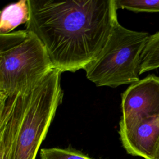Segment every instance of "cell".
Segmentation results:
<instances>
[{
    "mask_svg": "<svg viewBox=\"0 0 159 159\" xmlns=\"http://www.w3.org/2000/svg\"><path fill=\"white\" fill-rule=\"evenodd\" d=\"M117 9L135 12H158L159 0H115Z\"/></svg>",
    "mask_w": 159,
    "mask_h": 159,
    "instance_id": "obj_9",
    "label": "cell"
},
{
    "mask_svg": "<svg viewBox=\"0 0 159 159\" xmlns=\"http://www.w3.org/2000/svg\"><path fill=\"white\" fill-rule=\"evenodd\" d=\"M28 0H21L6 6L1 12L0 34H7L29 20Z\"/></svg>",
    "mask_w": 159,
    "mask_h": 159,
    "instance_id": "obj_7",
    "label": "cell"
},
{
    "mask_svg": "<svg viewBox=\"0 0 159 159\" xmlns=\"http://www.w3.org/2000/svg\"><path fill=\"white\" fill-rule=\"evenodd\" d=\"M119 127L159 116V76L150 75L131 84L122 94Z\"/></svg>",
    "mask_w": 159,
    "mask_h": 159,
    "instance_id": "obj_5",
    "label": "cell"
},
{
    "mask_svg": "<svg viewBox=\"0 0 159 159\" xmlns=\"http://www.w3.org/2000/svg\"><path fill=\"white\" fill-rule=\"evenodd\" d=\"M61 73L53 69L34 88L0 98V130L13 138L10 159H35L62 101Z\"/></svg>",
    "mask_w": 159,
    "mask_h": 159,
    "instance_id": "obj_2",
    "label": "cell"
},
{
    "mask_svg": "<svg viewBox=\"0 0 159 159\" xmlns=\"http://www.w3.org/2000/svg\"><path fill=\"white\" fill-rule=\"evenodd\" d=\"M153 159H159V142H158V145H157V149H156L154 157H153Z\"/></svg>",
    "mask_w": 159,
    "mask_h": 159,
    "instance_id": "obj_11",
    "label": "cell"
},
{
    "mask_svg": "<svg viewBox=\"0 0 159 159\" xmlns=\"http://www.w3.org/2000/svg\"><path fill=\"white\" fill-rule=\"evenodd\" d=\"M40 159H93L71 147L42 148L40 151Z\"/></svg>",
    "mask_w": 159,
    "mask_h": 159,
    "instance_id": "obj_10",
    "label": "cell"
},
{
    "mask_svg": "<svg viewBox=\"0 0 159 159\" xmlns=\"http://www.w3.org/2000/svg\"><path fill=\"white\" fill-rule=\"evenodd\" d=\"M53 70L34 33L25 29L0 34V98L34 88Z\"/></svg>",
    "mask_w": 159,
    "mask_h": 159,
    "instance_id": "obj_3",
    "label": "cell"
},
{
    "mask_svg": "<svg viewBox=\"0 0 159 159\" xmlns=\"http://www.w3.org/2000/svg\"><path fill=\"white\" fill-rule=\"evenodd\" d=\"M119 134L127 153L153 159L159 142V116L119 127Z\"/></svg>",
    "mask_w": 159,
    "mask_h": 159,
    "instance_id": "obj_6",
    "label": "cell"
},
{
    "mask_svg": "<svg viewBox=\"0 0 159 159\" xmlns=\"http://www.w3.org/2000/svg\"><path fill=\"white\" fill-rule=\"evenodd\" d=\"M159 68V31L150 35L140 57L139 75Z\"/></svg>",
    "mask_w": 159,
    "mask_h": 159,
    "instance_id": "obj_8",
    "label": "cell"
},
{
    "mask_svg": "<svg viewBox=\"0 0 159 159\" xmlns=\"http://www.w3.org/2000/svg\"><path fill=\"white\" fill-rule=\"evenodd\" d=\"M149 37L117 22L99 55L84 68L87 78L97 86L111 88L140 80V57Z\"/></svg>",
    "mask_w": 159,
    "mask_h": 159,
    "instance_id": "obj_4",
    "label": "cell"
},
{
    "mask_svg": "<svg viewBox=\"0 0 159 159\" xmlns=\"http://www.w3.org/2000/svg\"><path fill=\"white\" fill-rule=\"evenodd\" d=\"M25 29L43 44L53 69L75 72L94 61L119 22L115 0H28Z\"/></svg>",
    "mask_w": 159,
    "mask_h": 159,
    "instance_id": "obj_1",
    "label": "cell"
}]
</instances>
